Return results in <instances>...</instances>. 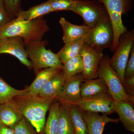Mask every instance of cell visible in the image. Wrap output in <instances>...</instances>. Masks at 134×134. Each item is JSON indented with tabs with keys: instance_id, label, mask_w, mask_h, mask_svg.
Instances as JSON below:
<instances>
[{
	"instance_id": "1",
	"label": "cell",
	"mask_w": 134,
	"mask_h": 134,
	"mask_svg": "<svg viewBox=\"0 0 134 134\" xmlns=\"http://www.w3.org/2000/svg\"><path fill=\"white\" fill-rule=\"evenodd\" d=\"M37 96L24 95L10 100L15 108L31 123L40 134H43L46 116L54 100Z\"/></svg>"
},
{
	"instance_id": "2",
	"label": "cell",
	"mask_w": 134,
	"mask_h": 134,
	"mask_svg": "<svg viewBox=\"0 0 134 134\" xmlns=\"http://www.w3.org/2000/svg\"><path fill=\"white\" fill-rule=\"evenodd\" d=\"M50 28L43 17L25 20L17 17L7 24L0 27V39L19 37L25 46L31 42L43 40Z\"/></svg>"
},
{
	"instance_id": "3",
	"label": "cell",
	"mask_w": 134,
	"mask_h": 134,
	"mask_svg": "<svg viewBox=\"0 0 134 134\" xmlns=\"http://www.w3.org/2000/svg\"><path fill=\"white\" fill-rule=\"evenodd\" d=\"M48 44V41L42 40L31 42L25 46L26 53L36 75L42 70L48 68H62L63 64L57 54L46 48Z\"/></svg>"
},
{
	"instance_id": "4",
	"label": "cell",
	"mask_w": 134,
	"mask_h": 134,
	"mask_svg": "<svg viewBox=\"0 0 134 134\" xmlns=\"http://www.w3.org/2000/svg\"><path fill=\"white\" fill-rule=\"evenodd\" d=\"M104 6L107 10L114 32V40L110 48L115 51L120 36L127 31L122 21V16L129 12L133 7V0H97Z\"/></svg>"
},
{
	"instance_id": "5",
	"label": "cell",
	"mask_w": 134,
	"mask_h": 134,
	"mask_svg": "<svg viewBox=\"0 0 134 134\" xmlns=\"http://www.w3.org/2000/svg\"><path fill=\"white\" fill-rule=\"evenodd\" d=\"M97 75L106 83L110 96L114 101L125 100L134 104V97L125 92L119 75L111 66L110 58L108 55H104L100 60Z\"/></svg>"
},
{
	"instance_id": "6",
	"label": "cell",
	"mask_w": 134,
	"mask_h": 134,
	"mask_svg": "<svg viewBox=\"0 0 134 134\" xmlns=\"http://www.w3.org/2000/svg\"><path fill=\"white\" fill-rule=\"evenodd\" d=\"M70 11L79 15L91 29L109 18L104 6L97 0H74Z\"/></svg>"
},
{
	"instance_id": "7",
	"label": "cell",
	"mask_w": 134,
	"mask_h": 134,
	"mask_svg": "<svg viewBox=\"0 0 134 134\" xmlns=\"http://www.w3.org/2000/svg\"><path fill=\"white\" fill-rule=\"evenodd\" d=\"M113 40L112 25L108 18L91 29L85 38L84 44L103 52L105 48H111Z\"/></svg>"
},
{
	"instance_id": "8",
	"label": "cell",
	"mask_w": 134,
	"mask_h": 134,
	"mask_svg": "<svg viewBox=\"0 0 134 134\" xmlns=\"http://www.w3.org/2000/svg\"><path fill=\"white\" fill-rule=\"evenodd\" d=\"M134 31H126L121 34L112 58L110 59L111 66L117 72L121 82L132 46L134 44Z\"/></svg>"
},
{
	"instance_id": "9",
	"label": "cell",
	"mask_w": 134,
	"mask_h": 134,
	"mask_svg": "<svg viewBox=\"0 0 134 134\" xmlns=\"http://www.w3.org/2000/svg\"><path fill=\"white\" fill-rule=\"evenodd\" d=\"M8 54L14 56L29 69H32L23 40L19 37L0 39V54Z\"/></svg>"
},
{
	"instance_id": "10",
	"label": "cell",
	"mask_w": 134,
	"mask_h": 134,
	"mask_svg": "<svg viewBox=\"0 0 134 134\" xmlns=\"http://www.w3.org/2000/svg\"><path fill=\"white\" fill-rule=\"evenodd\" d=\"M100 52L84 43L79 54L82 56L83 70L81 73L85 80L97 78L99 65L104 55Z\"/></svg>"
},
{
	"instance_id": "11",
	"label": "cell",
	"mask_w": 134,
	"mask_h": 134,
	"mask_svg": "<svg viewBox=\"0 0 134 134\" xmlns=\"http://www.w3.org/2000/svg\"><path fill=\"white\" fill-rule=\"evenodd\" d=\"M84 81L81 74L66 78L56 99L61 104L75 105L82 99L80 87Z\"/></svg>"
},
{
	"instance_id": "12",
	"label": "cell",
	"mask_w": 134,
	"mask_h": 134,
	"mask_svg": "<svg viewBox=\"0 0 134 134\" xmlns=\"http://www.w3.org/2000/svg\"><path fill=\"white\" fill-rule=\"evenodd\" d=\"M83 111L110 114L115 112V101L111 97L82 99L75 105Z\"/></svg>"
},
{
	"instance_id": "13",
	"label": "cell",
	"mask_w": 134,
	"mask_h": 134,
	"mask_svg": "<svg viewBox=\"0 0 134 134\" xmlns=\"http://www.w3.org/2000/svg\"><path fill=\"white\" fill-rule=\"evenodd\" d=\"M80 89L82 99L111 97L106 83L99 77L85 80L81 84Z\"/></svg>"
},
{
	"instance_id": "14",
	"label": "cell",
	"mask_w": 134,
	"mask_h": 134,
	"mask_svg": "<svg viewBox=\"0 0 134 134\" xmlns=\"http://www.w3.org/2000/svg\"><path fill=\"white\" fill-rule=\"evenodd\" d=\"M83 117L88 134H103L105 126L109 122L117 123L119 119L110 118L105 114L99 115L98 113L83 111Z\"/></svg>"
},
{
	"instance_id": "15",
	"label": "cell",
	"mask_w": 134,
	"mask_h": 134,
	"mask_svg": "<svg viewBox=\"0 0 134 134\" xmlns=\"http://www.w3.org/2000/svg\"><path fill=\"white\" fill-rule=\"evenodd\" d=\"M59 23L63 31L62 39L65 44L86 37L91 29L86 25L72 24L63 17L60 18Z\"/></svg>"
},
{
	"instance_id": "16",
	"label": "cell",
	"mask_w": 134,
	"mask_h": 134,
	"mask_svg": "<svg viewBox=\"0 0 134 134\" xmlns=\"http://www.w3.org/2000/svg\"><path fill=\"white\" fill-rule=\"evenodd\" d=\"M133 103L125 100L115 101V112L125 129L134 133V110Z\"/></svg>"
},
{
	"instance_id": "17",
	"label": "cell",
	"mask_w": 134,
	"mask_h": 134,
	"mask_svg": "<svg viewBox=\"0 0 134 134\" xmlns=\"http://www.w3.org/2000/svg\"><path fill=\"white\" fill-rule=\"evenodd\" d=\"M62 68L58 67L48 68L41 70L36 75V78L30 86L25 95L37 96L45 85L53 76L61 71Z\"/></svg>"
},
{
	"instance_id": "18",
	"label": "cell",
	"mask_w": 134,
	"mask_h": 134,
	"mask_svg": "<svg viewBox=\"0 0 134 134\" xmlns=\"http://www.w3.org/2000/svg\"><path fill=\"white\" fill-rule=\"evenodd\" d=\"M66 79L61 70L47 83L38 96L44 98L55 100L62 90Z\"/></svg>"
},
{
	"instance_id": "19",
	"label": "cell",
	"mask_w": 134,
	"mask_h": 134,
	"mask_svg": "<svg viewBox=\"0 0 134 134\" xmlns=\"http://www.w3.org/2000/svg\"><path fill=\"white\" fill-rule=\"evenodd\" d=\"M11 101L0 103V122L13 129L23 118Z\"/></svg>"
},
{
	"instance_id": "20",
	"label": "cell",
	"mask_w": 134,
	"mask_h": 134,
	"mask_svg": "<svg viewBox=\"0 0 134 134\" xmlns=\"http://www.w3.org/2000/svg\"><path fill=\"white\" fill-rule=\"evenodd\" d=\"M86 37L76 41L65 44L63 47L57 53L63 65L68 60L79 54Z\"/></svg>"
},
{
	"instance_id": "21",
	"label": "cell",
	"mask_w": 134,
	"mask_h": 134,
	"mask_svg": "<svg viewBox=\"0 0 134 134\" xmlns=\"http://www.w3.org/2000/svg\"><path fill=\"white\" fill-rule=\"evenodd\" d=\"M74 126L67 106L60 103L57 134H74Z\"/></svg>"
},
{
	"instance_id": "22",
	"label": "cell",
	"mask_w": 134,
	"mask_h": 134,
	"mask_svg": "<svg viewBox=\"0 0 134 134\" xmlns=\"http://www.w3.org/2000/svg\"><path fill=\"white\" fill-rule=\"evenodd\" d=\"M60 103L55 99L50 106L43 134H57L59 117Z\"/></svg>"
},
{
	"instance_id": "23",
	"label": "cell",
	"mask_w": 134,
	"mask_h": 134,
	"mask_svg": "<svg viewBox=\"0 0 134 134\" xmlns=\"http://www.w3.org/2000/svg\"><path fill=\"white\" fill-rule=\"evenodd\" d=\"M53 12L50 3L47 1L41 4L33 6L28 10H22L17 17H19L25 20H31L43 17L45 15Z\"/></svg>"
},
{
	"instance_id": "24",
	"label": "cell",
	"mask_w": 134,
	"mask_h": 134,
	"mask_svg": "<svg viewBox=\"0 0 134 134\" xmlns=\"http://www.w3.org/2000/svg\"><path fill=\"white\" fill-rule=\"evenodd\" d=\"M74 126V134H88L87 127L83 117V111L76 106L66 105Z\"/></svg>"
},
{
	"instance_id": "25",
	"label": "cell",
	"mask_w": 134,
	"mask_h": 134,
	"mask_svg": "<svg viewBox=\"0 0 134 134\" xmlns=\"http://www.w3.org/2000/svg\"><path fill=\"white\" fill-rule=\"evenodd\" d=\"M83 70L82 58L79 54L63 64L62 71L67 78L81 74Z\"/></svg>"
},
{
	"instance_id": "26",
	"label": "cell",
	"mask_w": 134,
	"mask_h": 134,
	"mask_svg": "<svg viewBox=\"0 0 134 134\" xmlns=\"http://www.w3.org/2000/svg\"><path fill=\"white\" fill-rule=\"evenodd\" d=\"M27 87L23 90H18L13 88L0 77V103L12 100L15 97L26 94Z\"/></svg>"
},
{
	"instance_id": "27",
	"label": "cell",
	"mask_w": 134,
	"mask_h": 134,
	"mask_svg": "<svg viewBox=\"0 0 134 134\" xmlns=\"http://www.w3.org/2000/svg\"><path fill=\"white\" fill-rule=\"evenodd\" d=\"M13 129L15 134H40L31 123L23 117Z\"/></svg>"
},
{
	"instance_id": "28",
	"label": "cell",
	"mask_w": 134,
	"mask_h": 134,
	"mask_svg": "<svg viewBox=\"0 0 134 134\" xmlns=\"http://www.w3.org/2000/svg\"><path fill=\"white\" fill-rule=\"evenodd\" d=\"M53 12L70 11L73 7L74 0H48Z\"/></svg>"
},
{
	"instance_id": "29",
	"label": "cell",
	"mask_w": 134,
	"mask_h": 134,
	"mask_svg": "<svg viewBox=\"0 0 134 134\" xmlns=\"http://www.w3.org/2000/svg\"><path fill=\"white\" fill-rule=\"evenodd\" d=\"M5 9L8 14L15 19L22 10L21 0H3Z\"/></svg>"
},
{
	"instance_id": "30",
	"label": "cell",
	"mask_w": 134,
	"mask_h": 134,
	"mask_svg": "<svg viewBox=\"0 0 134 134\" xmlns=\"http://www.w3.org/2000/svg\"><path fill=\"white\" fill-rule=\"evenodd\" d=\"M134 76V44L132 46L130 55L127 62L125 74L124 79Z\"/></svg>"
},
{
	"instance_id": "31",
	"label": "cell",
	"mask_w": 134,
	"mask_h": 134,
	"mask_svg": "<svg viewBox=\"0 0 134 134\" xmlns=\"http://www.w3.org/2000/svg\"><path fill=\"white\" fill-rule=\"evenodd\" d=\"M13 19L5 9L3 0H0V27L7 24Z\"/></svg>"
},
{
	"instance_id": "32",
	"label": "cell",
	"mask_w": 134,
	"mask_h": 134,
	"mask_svg": "<svg viewBox=\"0 0 134 134\" xmlns=\"http://www.w3.org/2000/svg\"><path fill=\"white\" fill-rule=\"evenodd\" d=\"M122 84L125 92L129 96L134 97V76L124 79Z\"/></svg>"
},
{
	"instance_id": "33",
	"label": "cell",
	"mask_w": 134,
	"mask_h": 134,
	"mask_svg": "<svg viewBox=\"0 0 134 134\" xmlns=\"http://www.w3.org/2000/svg\"><path fill=\"white\" fill-rule=\"evenodd\" d=\"M0 134H15L12 128L0 122Z\"/></svg>"
}]
</instances>
